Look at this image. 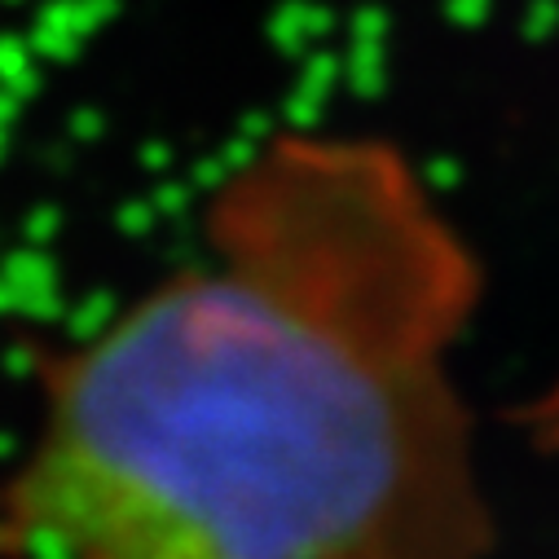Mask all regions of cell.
I'll use <instances>...</instances> for the list:
<instances>
[{
	"mask_svg": "<svg viewBox=\"0 0 559 559\" xmlns=\"http://www.w3.org/2000/svg\"><path fill=\"white\" fill-rule=\"evenodd\" d=\"M485 269L409 155L283 128L199 207V255L40 357L5 528L67 559H480L450 357Z\"/></svg>",
	"mask_w": 559,
	"mask_h": 559,
	"instance_id": "1",
	"label": "cell"
}]
</instances>
